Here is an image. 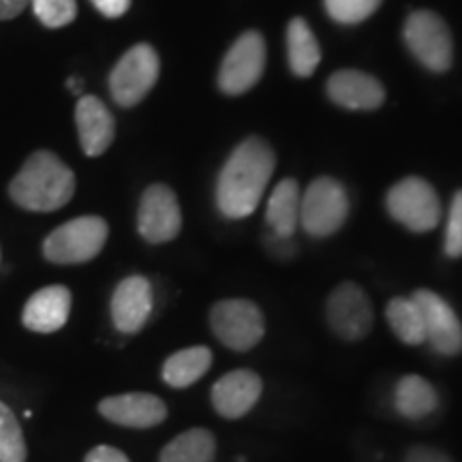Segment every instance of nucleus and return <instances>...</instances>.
I'll return each instance as SVG.
<instances>
[{"label": "nucleus", "mask_w": 462, "mask_h": 462, "mask_svg": "<svg viewBox=\"0 0 462 462\" xmlns=\"http://www.w3.org/2000/svg\"><path fill=\"white\" fill-rule=\"evenodd\" d=\"M67 86L75 92V95H79V79H78V78H71V79H69Z\"/></svg>", "instance_id": "34"}, {"label": "nucleus", "mask_w": 462, "mask_h": 462, "mask_svg": "<svg viewBox=\"0 0 462 462\" xmlns=\"http://www.w3.org/2000/svg\"><path fill=\"white\" fill-rule=\"evenodd\" d=\"M404 462H454L446 452L432 446H413L404 456Z\"/></svg>", "instance_id": "29"}, {"label": "nucleus", "mask_w": 462, "mask_h": 462, "mask_svg": "<svg viewBox=\"0 0 462 462\" xmlns=\"http://www.w3.org/2000/svg\"><path fill=\"white\" fill-rule=\"evenodd\" d=\"M300 201H302V193L293 178H285L276 184L265 206V221L273 234L293 238L300 227Z\"/></svg>", "instance_id": "19"}, {"label": "nucleus", "mask_w": 462, "mask_h": 462, "mask_svg": "<svg viewBox=\"0 0 462 462\" xmlns=\"http://www.w3.org/2000/svg\"><path fill=\"white\" fill-rule=\"evenodd\" d=\"M287 58L291 71L300 78H309L321 62V50L313 31L302 17H293L287 28Z\"/></svg>", "instance_id": "22"}, {"label": "nucleus", "mask_w": 462, "mask_h": 462, "mask_svg": "<svg viewBox=\"0 0 462 462\" xmlns=\"http://www.w3.org/2000/svg\"><path fill=\"white\" fill-rule=\"evenodd\" d=\"M99 413L126 429H152L165 421L167 404L148 392H129V394L103 398Z\"/></svg>", "instance_id": "14"}, {"label": "nucleus", "mask_w": 462, "mask_h": 462, "mask_svg": "<svg viewBox=\"0 0 462 462\" xmlns=\"http://www.w3.org/2000/svg\"><path fill=\"white\" fill-rule=\"evenodd\" d=\"M212 366V351L208 346H187L176 351L163 364V381L170 388L184 390L198 383Z\"/></svg>", "instance_id": "21"}, {"label": "nucleus", "mask_w": 462, "mask_h": 462, "mask_svg": "<svg viewBox=\"0 0 462 462\" xmlns=\"http://www.w3.org/2000/svg\"><path fill=\"white\" fill-rule=\"evenodd\" d=\"M107 223L101 217H79L51 231L43 242V255L51 263H86L103 251L107 242Z\"/></svg>", "instance_id": "4"}, {"label": "nucleus", "mask_w": 462, "mask_h": 462, "mask_svg": "<svg viewBox=\"0 0 462 462\" xmlns=\"http://www.w3.org/2000/svg\"><path fill=\"white\" fill-rule=\"evenodd\" d=\"M276 167L274 150L262 137L236 146L217 182V206L225 218L238 221L257 210Z\"/></svg>", "instance_id": "1"}, {"label": "nucleus", "mask_w": 462, "mask_h": 462, "mask_svg": "<svg viewBox=\"0 0 462 462\" xmlns=\"http://www.w3.org/2000/svg\"><path fill=\"white\" fill-rule=\"evenodd\" d=\"M265 69V43L255 31H248L236 39L223 58L218 71V86L225 95L238 97L259 82Z\"/></svg>", "instance_id": "10"}, {"label": "nucleus", "mask_w": 462, "mask_h": 462, "mask_svg": "<svg viewBox=\"0 0 462 462\" xmlns=\"http://www.w3.org/2000/svg\"><path fill=\"white\" fill-rule=\"evenodd\" d=\"M182 212L176 193L165 184H152L143 190L137 212V231L150 245H163L180 234Z\"/></svg>", "instance_id": "11"}, {"label": "nucleus", "mask_w": 462, "mask_h": 462, "mask_svg": "<svg viewBox=\"0 0 462 462\" xmlns=\"http://www.w3.org/2000/svg\"><path fill=\"white\" fill-rule=\"evenodd\" d=\"M69 315H71V291L65 285H50L39 289L28 300L22 323L32 332L51 334L65 326Z\"/></svg>", "instance_id": "16"}, {"label": "nucleus", "mask_w": 462, "mask_h": 462, "mask_svg": "<svg viewBox=\"0 0 462 462\" xmlns=\"http://www.w3.org/2000/svg\"><path fill=\"white\" fill-rule=\"evenodd\" d=\"M34 15L48 28H62L71 24L78 15L75 0H31Z\"/></svg>", "instance_id": "26"}, {"label": "nucleus", "mask_w": 462, "mask_h": 462, "mask_svg": "<svg viewBox=\"0 0 462 462\" xmlns=\"http://www.w3.org/2000/svg\"><path fill=\"white\" fill-rule=\"evenodd\" d=\"M265 248L273 253L274 257H291L293 251H296V245H293V238H285V236H276L273 231L265 234Z\"/></svg>", "instance_id": "30"}, {"label": "nucleus", "mask_w": 462, "mask_h": 462, "mask_svg": "<svg viewBox=\"0 0 462 462\" xmlns=\"http://www.w3.org/2000/svg\"><path fill=\"white\" fill-rule=\"evenodd\" d=\"M263 392V381L255 371L238 368L223 374L221 379L212 385L210 401L215 411L225 420H238L251 411L259 402Z\"/></svg>", "instance_id": "13"}, {"label": "nucleus", "mask_w": 462, "mask_h": 462, "mask_svg": "<svg viewBox=\"0 0 462 462\" xmlns=\"http://www.w3.org/2000/svg\"><path fill=\"white\" fill-rule=\"evenodd\" d=\"M326 319L340 340L357 343L373 332L374 309L357 282H340L326 302Z\"/></svg>", "instance_id": "8"}, {"label": "nucleus", "mask_w": 462, "mask_h": 462, "mask_svg": "<svg viewBox=\"0 0 462 462\" xmlns=\"http://www.w3.org/2000/svg\"><path fill=\"white\" fill-rule=\"evenodd\" d=\"M385 317L392 332L402 340L404 345L418 346L426 343V328L418 304L411 298H392L385 309Z\"/></svg>", "instance_id": "24"}, {"label": "nucleus", "mask_w": 462, "mask_h": 462, "mask_svg": "<svg viewBox=\"0 0 462 462\" xmlns=\"http://www.w3.org/2000/svg\"><path fill=\"white\" fill-rule=\"evenodd\" d=\"M0 462H26L24 432L5 402H0Z\"/></svg>", "instance_id": "25"}, {"label": "nucleus", "mask_w": 462, "mask_h": 462, "mask_svg": "<svg viewBox=\"0 0 462 462\" xmlns=\"http://www.w3.org/2000/svg\"><path fill=\"white\" fill-rule=\"evenodd\" d=\"M394 404L402 418L421 420L437 411L439 394L430 381H426L421 374H404L396 383Z\"/></svg>", "instance_id": "20"}, {"label": "nucleus", "mask_w": 462, "mask_h": 462, "mask_svg": "<svg viewBox=\"0 0 462 462\" xmlns=\"http://www.w3.org/2000/svg\"><path fill=\"white\" fill-rule=\"evenodd\" d=\"M390 217L415 234H426L441 221L443 208L437 190L424 178L409 176L396 182L385 198Z\"/></svg>", "instance_id": "5"}, {"label": "nucleus", "mask_w": 462, "mask_h": 462, "mask_svg": "<svg viewBox=\"0 0 462 462\" xmlns=\"http://www.w3.org/2000/svg\"><path fill=\"white\" fill-rule=\"evenodd\" d=\"M84 462H129V458H126L125 452L112 446H97L95 449H90Z\"/></svg>", "instance_id": "31"}, {"label": "nucleus", "mask_w": 462, "mask_h": 462, "mask_svg": "<svg viewBox=\"0 0 462 462\" xmlns=\"http://www.w3.org/2000/svg\"><path fill=\"white\" fill-rule=\"evenodd\" d=\"M90 3L106 17H120L131 7V0H90Z\"/></svg>", "instance_id": "32"}, {"label": "nucleus", "mask_w": 462, "mask_h": 462, "mask_svg": "<svg viewBox=\"0 0 462 462\" xmlns=\"http://www.w3.org/2000/svg\"><path fill=\"white\" fill-rule=\"evenodd\" d=\"M217 439L208 429H189L171 439L161 452V462H215Z\"/></svg>", "instance_id": "23"}, {"label": "nucleus", "mask_w": 462, "mask_h": 462, "mask_svg": "<svg viewBox=\"0 0 462 462\" xmlns=\"http://www.w3.org/2000/svg\"><path fill=\"white\" fill-rule=\"evenodd\" d=\"M79 143L88 157H99L112 146L116 135L114 116L99 97H82L75 107Z\"/></svg>", "instance_id": "18"}, {"label": "nucleus", "mask_w": 462, "mask_h": 462, "mask_svg": "<svg viewBox=\"0 0 462 462\" xmlns=\"http://www.w3.org/2000/svg\"><path fill=\"white\" fill-rule=\"evenodd\" d=\"M31 0H0V20H14L28 7Z\"/></svg>", "instance_id": "33"}, {"label": "nucleus", "mask_w": 462, "mask_h": 462, "mask_svg": "<svg viewBox=\"0 0 462 462\" xmlns=\"http://www.w3.org/2000/svg\"><path fill=\"white\" fill-rule=\"evenodd\" d=\"M328 95L340 107L346 109H377L383 106V84L373 75L343 69L328 79Z\"/></svg>", "instance_id": "17"}, {"label": "nucleus", "mask_w": 462, "mask_h": 462, "mask_svg": "<svg viewBox=\"0 0 462 462\" xmlns=\"http://www.w3.org/2000/svg\"><path fill=\"white\" fill-rule=\"evenodd\" d=\"M11 199L24 210L54 212L69 204L75 193V176L69 167L48 150L28 157L9 187Z\"/></svg>", "instance_id": "2"}, {"label": "nucleus", "mask_w": 462, "mask_h": 462, "mask_svg": "<svg viewBox=\"0 0 462 462\" xmlns=\"http://www.w3.org/2000/svg\"><path fill=\"white\" fill-rule=\"evenodd\" d=\"M346 217H349V198L343 184L334 178H317L302 193L300 225L313 238H328L337 234Z\"/></svg>", "instance_id": "3"}, {"label": "nucleus", "mask_w": 462, "mask_h": 462, "mask_svg": "<svg viewBox=\"0 0 462 462\" xmlns=\"http://www.w3.org/2000/svg\"><path fill=\"white\" fill-rule=\"evenodd\" d=\"M152 313V285L143 276H126L112 296V319L116 330L137 334Z\"/></svg>", "instance_id": "15"}, {"label": "nucleus", "mask_w": 462, "mask_h": 462, "mask_svg": "<svg viewBox=\"0 0 462 462\" xmlns=\"http://www.w3.org/2000/svg\"><path fill=\"white\" fill-rule=\"evenodd\" d=\"M210 330L231 351H251L262 343L265 319L262 309L245 298L221 300L210 309Z\"/></svg>", "instance_id": "6"}, {"label": "nucleus", "mask_w": 462, "mask_h": 462, "mask_svg": "<svg viewBox=\"0 0 462 462\" xmlns=\"http://www.w3.org/2000/svg\"><path fill=\"white\" fill-rule=\"evenodd\" d=\"M159 56L148 43L133 45L109 75V92L123 107L137 106L159 79Z\"/></svg>", "instance_id": "7"}, {"label": "nucleus", "mask_w": 462, "mask_h": 462, "mask_svg": "<svg viewBox=\"0 0 462 462\" xmlns=\"http://www.w3.org/2000/svg\"><path fill=\"white\" fill-rule=\"evenodd\" d=\"M404 43L426 69L443 73L452 67L454 45L446 22L432 11H415L404 24Z\"/></svg>", "instance_id": "9"}, {"label": "nucleus", "mask_w": 462, "mask_h": 462, "mask_svg": "<svg viewBox=\"0 0 462 462\" xmlns=\"http://www.w3.org/2000/svg\"><path fill=\"white\" fill-rule=\"evenodd\" d=\"M381 0H326V9L332 20L340 24H360L379 9Z\"/></svg>", "instance_id": "27"}, {"label": "nucleus", "mask_w": 462, "mask_h": 462, "mask_svg": "<svg viewBox=\"0 0 462 462\" xmlns=\"http://www.w3.org/2000/svg\"><path fill=\"white\" fill-rule=\"evenodd\" d=\"M411 300L424 319L426 343L441 356L462 354V323L452 306L430 289H418Z\"/></svg>", "instance_id": "12"}, {"label": "nucleus", "mask_w": 462, "mask_h": 462, "mask_svg": "<svg viewBox=\"0 0 462 462\" xmlns=\"http://www.w3.org/2000/svg\"><path fill=\"white\" fill-rule=\"evenodd\" d=\"M443 251L452 259L462 257V190L454 195L452 206H449Z\"/></svg>", "instance_id": "28"}]
</instances>
